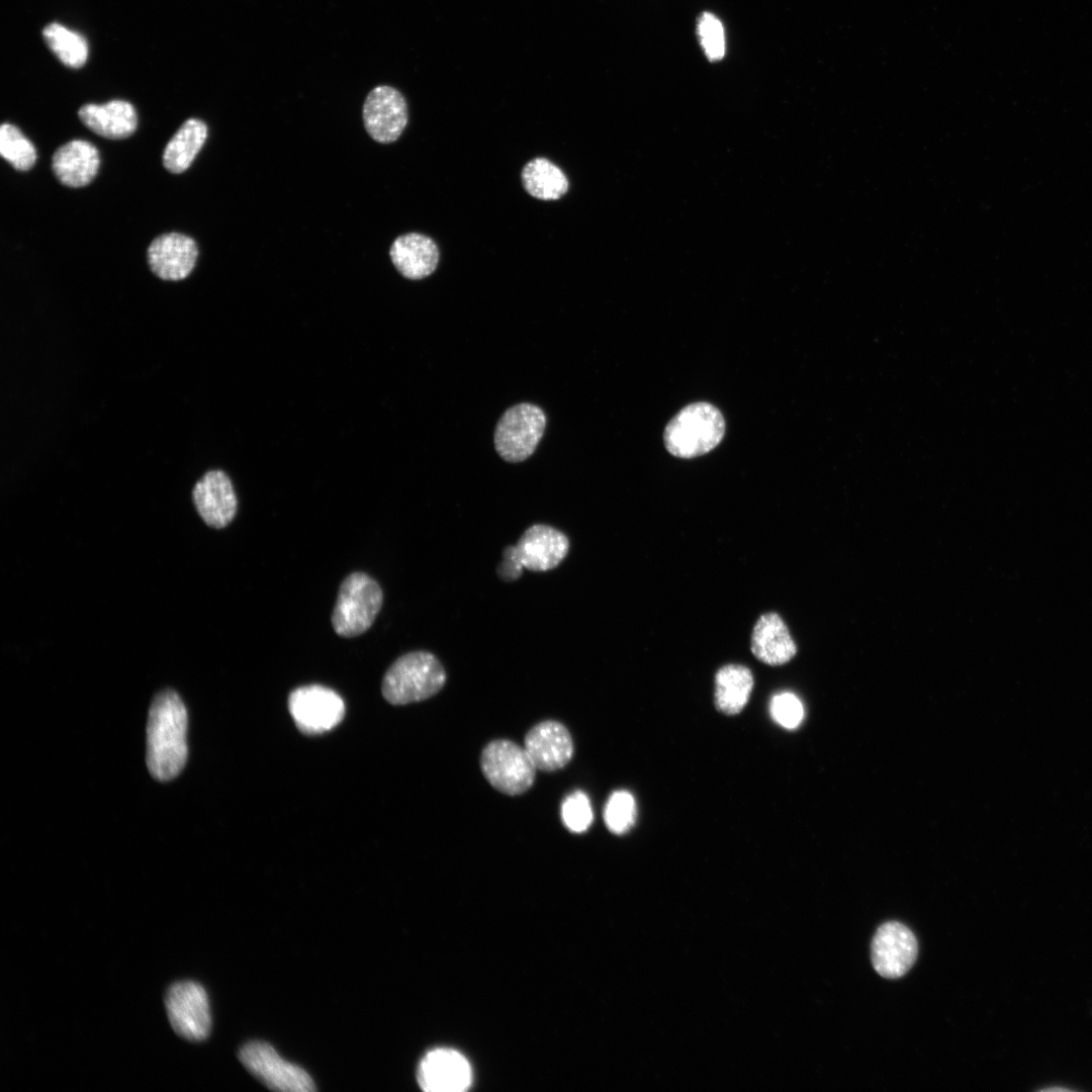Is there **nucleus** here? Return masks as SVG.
<instances>
[{
  "label": "nucleus",
  "instance_id": "412c9836",
  "mask_svg": "<svg viewBox=\"0 0 1092 1092\" xmlns=\"http://www.w3.org/2000/svg\"><path fill=\"white\" fill-rule=\"evenodd\" d=\"M753 687L749 668L741 664L722 666L715 675V705L727 715L739 713L747 704Z\"/></svg>",
  "mask_w": 1092,
  "mask_h": 1092
},
{
  "label": "nucleus",
  "instance_id": "39448f33",
  "mask_svg": "<svg viewBox=\"0 0 1092 1092\" xmlns=\"http://www.w3.org/2000/svg\"><path fill=\"white\" fill-rule=\"evenodd\" d=\"M383 602L378 582L365 572H352L340 584L331 621L335 632L350 638L366 632Z\"/></svg>",
  "mask_w": 1092,
  "mask_h": 1092
},
{
  "label": "nucleus",
  "instance_id": "20e7f679",
  "mask_svg": "<svg viewBox=\"0 0 1092 1092\" xmlns=\"http://www.w3.org/2000/svg\"><path fill=\"white\" fill-rule=\"evenodd\" d=\"M568 550L569 540L564 533L549 525H532L515 546L504 549L496 572L504 581H514L522 575L523 568L548 571L561 563Z\"/></svg>",
  "mask_w": 1092,
  "mask_h": 1092
},
{
  "label": "nucleus",
  "instance_id": "393cba45",
  "mask_svg": "<svg viewBox=\"0 0 1092 1092\" xmlns=\"http://www.w3.org/2000/svg\"><path fill=\"white\" fill-rule=\"evenodd\" d=\"M0 154L20 171L29 170L36 161V150L32 143L10 123H3L0 128Z\"/></svg>",
  "mask_w": 1092,
  "mask_h": 1092
},
{
  "label": "nucleus",
  "instance_id": "6e6552de",
  "mask_svg": "<svg viewBox=\"0 0 1092 1092\" xmlns=\"http://www.w3.org/2000/svg\"><path fill=\"white\" fill-rule=\"evenodd\" d=\"M288 709L297 729L306 735L332 730L345 715V704L340 695L321 685L294 689L288 697Z\"/></svg>",
  "mask_w": 1092,
  "mask_h": 1092
},
{
  "label": "nucleus",
  "instance_id": "4468645a",
  "mask_svg": "<svg viewBox=\"0 0 1092 1092\" xmlns=\"http://www.w3.org/2000/svg\"><path fill=\"white\" fill-rule=\"evenodd\" d=\"M198 257L195 241L183 234L169 233L157 237L147 252L151 271L164 281L184 280L194 269Z\"/></svg>",
  "mask_w": 1092,
  "mask_h": 1092
},
{
  "label": "nucleus",
  "instance_id": "ddd939ff",
  "mask_svg": "<svg viewBox=\"0 0 1092 1092\" xmlns=\"http://www.w3.org/2000/svg\"><path fill=\"white\" fill-rule=\"evenodd\" d=\"M193 505L206 525L215 529L228 526L235 518L238 499L230 476L221 469H209L192 488Z\"/></svg>",
  "mask_w": 1092,
  "mask_h": 1092
},
{
  "label": "nucleus",
  "instance_id": "cd10ccee",
  "mask_svg": "<svg viewBox=\"0 0 1092 1092\" xmlns=\"http://www.w3.org/2000/svg\"><path fill=\"white\" fill-rule=\"evenodd\" d=\"M561 818L571 832H584L593 822V809L587 796L581 791L568 795L561 805Z\"/></svg>",
  "mask_w": 1092,
  "mask_h": 1092
},
{
  "label": "nucleus",
  "instance_id": "4be33fe9",
  "mask_svg": "<svg viewBox=\"0 0 1092 1092\" xmlns=\"http://www.w3.org/2000/svg\"><path fill=\"white\" fill-rule=\"evenodd\" d=\"M207 138V126L199 119L186 120L167 144L163 165L171 173L184 172L202 149Z\"/></svg>",
  "mask_w": 1092,
  "mask_h": 1092
},
{
  "label": "nucleus",
  "instance_id": "f03ea898",
  "mask_svg": "<svg viewBox=\"0 0 1092 1092\" xmlns=\"http://www.w3.org/2000/svg\"><path fill=\"white\" fill-rule=\"evenodd\" d=\"M447 674L431 652L417 650L399 656L388 667L381 682L383 698L394 706L425 701L445 686Z\"/></svg>",
  "mask_w": 1092,
  "mask_h": 1092
},
{
  "label": "nucleus",
  "instance_id": "bb28decb",
  "mask_svg": "<svg viewBox=\"0 0 1092 1092\" xmlns=\"http://www.w3.org/2000/svg\"><path fill=\"white\" fill-rule=\"evenodd\" d=\"M697 33L700 44L710 62H717L725 56V33L721 21L710 12H703L697 21Z\"/></svg>",
  "mask_w": 1092,
  "mask_h": 1092
},
{
  "label": "nucleus",
  "instance_id": "9d476101",
  "mask_svg": "<svg viewBox=\"0 0 1092 1092\" xmlns=\"http://www.w3.org/2000/svg\"><path fill=\"white\" fill-rule=\"evenodd\" d=\"M165 1006L169 1022L179 1036L192 1041L208 1036L210 1008L207 993L201 985L192 981L172 985L166 994Z\"/></svg>",
  "mask_w": 1092,
  "mask_h": 1092
},
{
  "label": "nucleus",
  "instance_id": "c85d7f7f",
  "mask_svg": "<svg viewBox=\"0 0 1092 1092\" xmlns=\"http://www.w3.org/2000/svg\"><path fill=\"white\" fill-rule=\"evenodd\" d=\"M771 718L787 729L799 726L804 716L801 701L792 693L783 692L775 695L769 704Z\"/></svg>",
  "mask_w": 1092,
  "mask_h": 1092
},
{
  "label": "nucleus",
  "instance_id": "a211bd4d",
  "mask_svg": "<svg viewBox=\"0 0 1092 1092\" xmlns=\"http://www.w3.org/2000/svg\"><path fill=\"white\" fill-rule=\"evenodd\" d=\"M100 165L98 150L89 142L74 140L61 146L53 155L52 168L57 179L68 187H83L96 176Z\"/></svg>",
  "mask_w": 1092,
  "mask_h": 1092
},
{
  "label": "nucleus",
  "instance_id": "9b49d317",
  "mask_svg": "<svg viewBox=\"0 0 1092 1092\" xmlns=\"http://www.w3.org/2000/svg\"><path fill=\"white\" fill-rule=\"evenodd\" d=\"M918 943L913 932L904 924L890 921L876 931L871 947L873 967L887 979L904 976L914 965Z\"/></svg>",
  "mask_w": 1092,
  "mask_h": 1092
},
{
  "label": "nucleus",
  "instance_id": "dca6fc26",
  "mask_svg": "<svg viewBox=\"0 0 1092 1092\" xmlns=\"http://www.w3.org/2000/svg\"><path fill=\"white\" fill-rule=\"evenodd\" d=\"M417 1078L425 1091L458 1092L470 1086L472 1073L469 1063L460 1053L436 1049L421 1060Z\"/></svg>",
  "mask_w": 1092,
  "mask_h": 1092
},
{
  "label": "nucleus",
  "instance_id": "6ab92c4d",
  "mask_svg": "<svg viewBox=\"0 0 1092 1092\" xmlns=\"http://www.w3.org/2000/svg\"><path fill=\"white\" fill-rule=\"evenodd\" d=\"M751 652L768 665L784 664L795 656L797 646L780 615L766 613L758 618L751 635Z\"/></svg>",
  "mask_w": 1092,
  "mask_h": 1092
},
{
  "label": "nucleus",
  "instance_id": "f257e3e1",
  "mask_svg": "<svg viewBox=\"0 0 1092 1092\" xmlns=\"http://www.w3.org/2000/svg\"><path fill=\"white\" fill-rule=\"evenodd\" d=\"M188 715L172 690L160 692L153 700L147 724V765L152 777L169 782L184 768L188 756Z\"/></svg>",
  "mask_w": 1092,
  "mask_h": 1092
},
{
  "label": "nucleus",
  "instance_id": "2eb2a0df",
  "mask_svg": "<svg viewBox=\"0 0 1092 1092\" xmlns=\"http://www.w3.org/2000/svg\"><path fill=\"white\" fill-rule=\"evenodd\" d=\"M524 747L536 768L545 772L564 767L574 752L569 730L555 720H545L534 725L525 735Z\"/></svg>",
  "mask_w": 1092,
  "mask_h": 1092
},
{
  "label": "nucleus",
  "instance_id": "1a4fd4ad",
  "mask_svg": "<svg viewBox=\"0 0 1092 1092\" xmlns=\"http://www.w3.org/2000/svg\"><path fill=\"white\" fill-rule=\"evenodd\" d=\"M245 1068L267 1087L284 1092H312L310 1076L300 1067L282 1059L267 1042L251 1041L239 1052Z\"/></svg>",
  "mask_w": 1092,
  "mask_h": 1092
},
{
  "label": "nucleus",
  "instance_id": "b1692460",
  "mask_svg": "<svg viewBox=\"0 0 1092 1092\" xmlns=\"http://www.w3.org/2000/svg\"><path fill=\"white\" fill-rule=\"evenodd\" d=\"M42 36L58 59L72 68L82 67L88 57L86 39L60 23H50L42 30Z\"/></svg>",
  "mask_w": 1092,
  "mask_h": 1092
},
{
  "label": "nucleus",
  "instance_id": "f3484780",
  "mask_svg": "<svg viewBox=\"0 0 1092 1092\" xmlns=\"http://www.w3.org/2000/svg\"><path fill=\"white\" fill-rule=\"evenodd\" d=\"M389 255L395 269L411 280H420L431 275L440 258L435 241L419 233L397 237L390 247Z\"/></svg>",
  "mask_w": 1092,
  "mask_h": 1092
},
{
  "label": "nucleus",
  "instance_id": "f8f14e48",
  "mask_svg": "<svg viewBox=\"0 0 1092 1092\" xmlns=\"http://www.w3.org/2000/svg\"><path fill=\"white\" fill-rule=\"evenodd\" d=\"M362 115L368 134L380 144L396 141L408 119L404 97L390 86H377L369 92Z\"/></svg>",
  "mask_w": 1092,
  "mask_h": 1092
},
{
  "label": "nucleus",
  "instance_id": "a878e982",
  "mask_svg": "<svg viewBox=\"0 0 1092 1092\" xmlns=\"http://www.w3.org/2000/svg\"><path fill=\"white\" fill-rule=\"evenodd\" d=\"M635 819L636 803L632 794L623 790L612 793L604 810L607 828L612 833L623 834L634 825Z\"/></svg>",
  "mask_w": 1092,
  "mask_h": 1092
},
{
  "label": "nucleus",
  "instance_id": "5701e85b",
  "mask_svg": "<svg viewBox=\"0 0 1092 1092\" xmlns=\"http://www.w3.org/2000/svg\"><path fill=\"white\" fill-rule=\"evenodd\" d=\"M521 179L528 194L545 201L561 198L569 187L563 171L543 157L529 161L522 170Z\"/></svg>",
  "mask_w": 1092,
  "mask_h": 1092
},
{
  "label": "nucleus",
  "instance_id": "0eeeda50",
  "mask_svg": "<svg viewBox=\"0 0 1092 1092\" xmlns=\"http://www.w3.org/2000/svg\"><path fill=\"white\" fill-rule=\"evenodd\" d=\"M545 427L546 416L541 407L516 404L505 412L496 425L495 450L506 461H524L534 453Z\"/></svg>",
  "mask_w": 1092,
  "mask_h": 1092
},
{
  "label": "nucleus",
  "instance_id": "7ed1b4c3",
  "mask_svg": "<svg viewBox=\"0 0 1092 1092\" xmlns=\"http://www.w3.org/2000/svg\"><path fill=\"white\" fill-rule=\"evenodd\" d=\"M721 412L709 402H695L680 410L663 434L666 450L678 458H695L713 450L725 434Z\"/></svg>",
  "mask_w": 1092,
  "mask_h": 1092
},
{
  "label": "nucleus",
  "instance_id": "423d86ee",
  "mask_svg": "<svg viewBox=\"0 0 1092 1092\" xmlns=\"http://www.w3.org/2000/svg\"><path fill=\"white\" fill-rule=\"evenodd\" d=\"M479 764L489 785L508 796L526 793L535 782L537 768L529 753L509 739L488 742L480 753Z\"/></svg>",
  "mask_w": 1092,
  "mask_h": 1092
},
{
  "label": "nucleus",
  "instance_id": "aec40b11",
  "mask_svg": "<svg viewBox=\"0 0 1092 1092\" xmlns=\"http://www.w3.org/2000/svg\"><path fill=\"white\" fill-rule=\"evenodd\" d=\"M78 114L89 129L111 140L130 136L138 125L134 107L124 100H111L104 104H85L79 109Z\"/></svg>",
  "mask_w": 1092,
  "mask_h": 1092
}]
</instances>
